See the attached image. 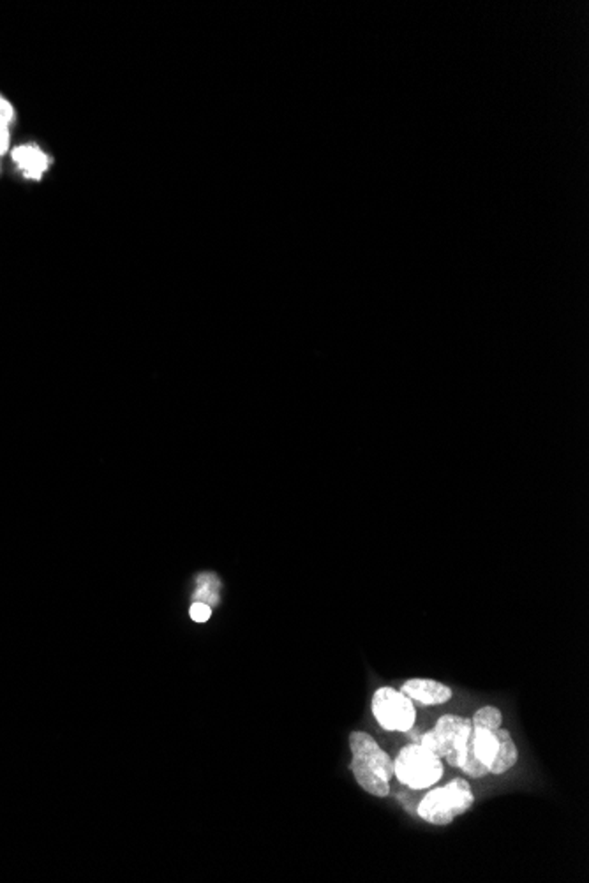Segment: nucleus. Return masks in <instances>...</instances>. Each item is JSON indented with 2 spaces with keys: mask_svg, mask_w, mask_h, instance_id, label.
Here are the masks:
<instances>
[{
  "mask_svg": "<svg viewBox=\"0 0 589 883\" xmlns=\"http://www.w3.org/2000/svg\"><path fill=\"white\" fill-rule=\"evenodd\" d=\"M351 749V773L357 783L374 797H387L390 794V779L394 777V760L385 753L376 739L366 732H353L350 736Z\"/></svg>",
  "mask_w": 589,
  "mask_h": 883,
  "instance_id": "nucleus-1",
  "label": "nucleus"
},
{
  "mask_svg": "<svg viewBox=\"0 0 589 883\" xmlns=\"http://www.w3.org/2000/svg\"><path fill=\"white\" fill-rule=\"evenodd\" d=\"M472 736H473L472 720L455 714H444L438 720V723L431 732L422 736L420 744L429 751H433L436 757L444 758L448 766L461 769L466 758Z\"/></svg>",
  "mask_w": 589,
  "mask_h": 883,
  "instance_id": "nucleus-2",
  "label": "nucleus"
},
{
  "mask_svg": "<svg viewBox=\"0 0 589 883\" xmlns=\"http://www.w3.org/2000/svg\"><path fill=\"white\" fill-rule=\"evenodd\" d=\"M475 795L466 779L455 777L442 788L431 790L418 804V816L433 825H448L472 810Z\"/></svg>",
  "mask_w": 589,
  "mask_h": 883,
  "instance_id": "nucleus-3",
  "label": "nucleus"
},
{
  "mask_svg": "<svg viewBox=\"0 0 589 883\" xmlns=\"http://www.w3.org/2000/svg\"><path fill=\"white\" fill-rule=\"evenodd\" d=\"M394 776L411 790H424L442 779V760L422 744H409L394 762Z\"/></svg>",
  "mask_w": 589,
  "mask_h": 883,
  "instance_id": "nucleus-4",
  "label": "nucleus"
},
{
  "mask_svg": "<svg viewBox=\"0 0 589 883\" xmlns=\"http://www.w3.org/2000/svg\"><path fill=\"white\" fill-rule=\"evenodd\" d=\"M372 714L381 729L390 732H407L415 725L416 711L409 697L394 688H379L372 697Z\"/></svg>",
  "mask_w": 589,
  "mask_h": 883,
  "instance_id": "nucleus-5",
  "label": "nucleus"
},
{
  "mask_svg": "<svg viewBox=\"0 0 589 883\" xmlns=\"http://www.w3.org/2000/svg\"><path fill=\"white\" fill-rule=\"evenodd\" d=\"M406 697L416 700L424 705H442L452 699V688L433 679H409L401 688Z\"/></svg>",
  "mask_w": 589,
  "mask_h": 883,
  "instance_id": "nucleus-6",
  "label": "nucleus"
},
{
  "mask_svg": "<svg viewBox=\"0 0 589 883\" xmlns=\"http://www.w3.org/2000/svg\"><path fill=\"white\" fill-rule=\"evenodd\" d=\"M494 736L498 739V751H496L492 764L489 766V773H507L516 766L517 758H519L516 742L512 739V734L501 727L498 730H494Z\"/></svg>",
  "mask_w": 589,
  "mask_h": 883,
  "instance_id": "nucleus-7",
  "label": "nucleus"
},
{
  "mask_svg": "<svg viewBox=\"0 0 589 883\" xmlns=\"http://www.w3.org/2000/svg\"><path fill=\"white\" fill-rule=\"evenodd\" d=\"M13 159L23 170V173L31 179H41V175L44 173V170L48 166L46 153L37 147H33V145H22V147L14 148Z\"/></svg>",
  "mask_w": 589,
  "mask_h": 883,
  "instance_id": "nucleus-8",
  "label": "nucleus"
},
{
  "mask_svg": "<svg viewBox=\"0 0 589 883\" xmlns=\"http://www.w3.org/2000/svg\"><path fill=\"white\" fill-rule=\"evenodd\" d=\"M220 594H221V582L214 573L196 575L192 601L205 603V605L214 609L220 603Z\"/></svg>",
  "mask_w": 589,
  "mask_h": 883,
  "instance_id": "nucleus-9",
  "label": "nucleus"
},
{
  "mask_svg": "<svg viewBox=\"0 0 589 883\" xmlns=\"http://www.w3.org/2000/svg\"><path fill=\"white\" fill-rule=\"evenodd\" d=\"M473 751L480 762L489 767L498 751V739L494 736V732L473 727Z\"/></svg>",
  "mask_w": 589,
  "mask_h": 883,
  "instance_id": "nucleus-10",
  "label": "nucleus"
},
{
  "mask_svg": "<svg viewBox=\"0 0 589 883\" xmlns=\"http://www.w3.org/2000/svg\"><path fill=\"white\" fill-rule=\"evenodd\" d=\"M501 723H503L501 711L496 709V707H491V705L479 709L475 712L473 720H472V725L473 727H477V729H487V730H492V732L498 730L501 727Z\"/></svg>",
  "mask_w": 589,
  "mask_h": 883,
  "instance_id": "nucleus-11",
  "label": "nucleus"
},
{
  "mask_svg": "<svg viewBox=\"0 0 589 883\" xmlns=\"http://www.w3.org/2000/svg\"><path fill=\"white\" fill-rule=\"evenodd\" d=\"M212 610H214V609H212V607H209V605H205V603L192 601V603H191V609H189V616H191V619H192L194 623L203 625V623H207V621L212 618Z\"/></svg>",
  "mask_w": 589,
  "mask_h": 883,
  "instance_id": "nucleus-12",
  "label": "nucleus"
},
{
  "mask_svg": "<svg viewBox=\"0 0 589 883\" xmlns=\"http://www.w3.org/2000/svg\"><path fill=\"white\" fill-rule=\"evenodd\" d=\"M13 116H14V110H13L11 103L5 98L0 96V120L9 124L13 120Z\"/></svg>",
  "mask_w": 589,
  "mask_h": 883,
  "instance_id": "nucleus-13",
  "label": "nucleus"
},
{
  "mask_svg": "<svg viewBox=\"0 0 589 883\" xmlns=\"http://www.w3.org/2000/svg\"><path fill=\"white\" fill-rule=\"evenodd\" d=\"M9 147V124L0 120V155L7 152Z\"/></svg>",
  "mask_w": 589,
  "mask_h": 883,
  "instance_id": "nucleus-14",
  "label": "nucleus"
}]
</instances>
